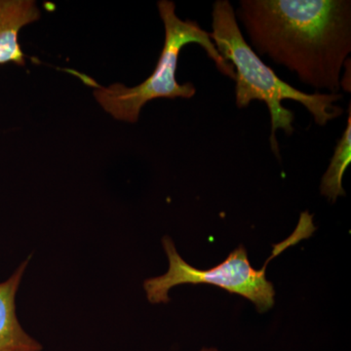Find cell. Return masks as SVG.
<instances>
[{
	"label": "cell",
	"mask_w": 351,
	"mask_h": 351,
	"mask_svg": "<svg viewBox=\"0 0 351 351\" xmlns=\"http://www.w3.org/2000/svg\"><path fill=\"white\" fill-rule=\"evenodd\" d=\"M31 256L0 283V351H41L43 346L21 326L16 314V295Z\"/></svg>",
	"instance_id": "cell-5"
},
{
	"label": "cell",
	"mask_w": 351,
	"mask_h": 351,
	"mask_svg": "<svg viewBox=\"0 0 351 351\" xmlns=\"http://www.w3.org/2000/svg\"><path fill=\"white\" fill-rule=\"evenodd\" d=\"M237 15L258 54L339 94L351 52L350 0H241Z\"/></svg>",
	"instance_id": "cell-1"
},
{
	"label": "cell",
	"mask_w": 351,
	"mask_h": 351,
	"mask_svg": "<svg viewBox=\"0 0 351 351\" xmlns=\"http://www.w3.org/2000/svg\"><path fill=\"white\" fill-rule=\"evenodd\" d=\"M157 6L165 29V40L154 73L144 82L135 87L120 83L101 87L88 76L76 73L95 88L94 96L101 107L120 121L136 123L145 104L156 99H191L195 96L196 89L193 83L180 84L176 78L180 52L189 43L199 44L223 75L235 78L232 64L221 56L210 32L201 29L195 21L180 19L175 3L170 0H160Z\"/></svg>",
	"instance_id": "cell-3"
},
{
	"label": "cell",
	"mask_w": 351,
	"mask_h": 351,
	"mask_svg": "<svg viewBox=\"0 0 351 351\" xmlns=\"http://www.w3.org/2000/svg\"><path fill=\"white\" fill-rule=\"evenodd\" d=\"M315 230L313 215L307 211L302 213L295 232L285 241L274 245L271 256L262 269H255L252 267L247 250L242 245L216 267L198 269L181 257L170 237H164L162 244L169 261V269L163 276L145 281L144 289L147 300L152 304H167L170 302L169 291L176 286L205 283L225 289L230 294L242 295L255 304L258 313H265L276 302L274 284L265 274L267 263L288 247L311 237Z\"/></svg>",
	"instance_id": "cell-4"
},
{
	"label": "cell",
	"mask_w": 351,
	"mask_h": 351,
	"mask_svg": "<svg viewBox=\"0 0 351 351\" xmlns=\"http://www.w3.org/2000/svg\"><path fill=\"white\" fill-rule=\"evenodd\" d=\"M351 162V107H348L346 128L339 141L329 167L321 181V195L327 196L332 202H336L339 196H346L343 188V177Z\"/></svg>",
	"instance_id": "cell-7"
},
{
	"label": "cell",
	"mask_w": 351,
	"mask_h": 351,
	"mask_svg": "<svg viewBox=\"0 0 351 351\" xmlns=\"http://www.w3.org/2000/svg\"><path fill=\"white\" fill-rule=\"evenodd\" d=\"M213 41L221 56L232 64L235 71V100L239 108H246L252 101H265L271 119L269 142L272 152L279 156L276 132L281 129L288 136L294 133V112L282 107L281 101H299L313 115L317 125L325 126L338 119L343 110L335 103L343 98L341 94H307L283 82L263 63L250 45L245 41L237 24V15L228 0H217L212 12Z\"/></svg>",
	"instance_id": "cell-2"
},
{
	"label": "cell",
	"mask_w": 351,
	"mask_h": 351,
	"mask_svg": "<svg viewBox=\"0 0 351 351\" xmlns=\"http://www.w3.org/2000/svg\"><path fill=\"white\" fill-rule=\"evenodd\" d=\"M199 351H219L217 350V348H202V350Z\"/></svg>",
	"instance_id": "cell-8"
},
{
	"label": "cell",
	"mask_w": 351,
	"mask_h": 351,
	"mask_svg": "<svg viewBox=\"0 0 351 351\" xmlns=\"http://www.w3.org/2000/svg\"><path fill=\"white\" fill-rule=\"evenodd\" d=\"M40 18L36 1L0 0V66L9 63L24 66L25 55L19 43L21 29Z\"/></svg>",
	"instance_id": "cell-6"
}]
</instances>
